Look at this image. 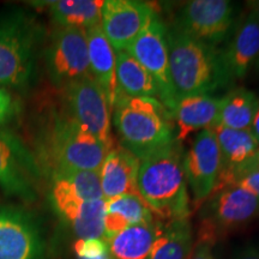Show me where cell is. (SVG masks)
Listing matches in <instances>:
<instances>
[{
    "label": "cell",
    "instance_id": "obj_1",
    "mask_svg": "<svg viewBox=\"0 0 259 259\" xmlns=\"http://www.w3.org/2000/svg\"><path fill=\"white\" fill-rule=\"evenodd\" d=\"M179 142L139 161L137 190L162 223L190 218V199Z\"/></svg>",
    "mask_w": 259,
    "mask_h": 259
},
{
    "label": "cell",
    "instance_id": "obj_2",
    "mask_svg": "<svg viewBox=\"0 0 259 259\" xmlns=\"http://www.w3.org/2000/svg\"><path fill=\"white\" fill-rule=\"evenodd\" d=\"M112 112L119 145L139 161L177 142L173 116L160 100L118 93Z\"/></svg>",
    "mask_w": 259,
    "mask_h": 259
},
{
    "label": "cell",
    "instance_id": "obj_3",
    "mask_svg": "<svg viewBox=\"0 0 259 259\" xmlns=\"http://www.w3.org/2000/svg\"><path fill=\"white\" fill-rule=\"evenodd\" d=\"M168 56L174 101L210 93L228 85L218 47L187 36L170 25L167 28Z\"/></svg>",
    "mask_w": 259,
    "mask_h": 259
},
{
    "label": "cell",
    "instance_id": "obj_4",
    "mask_svg": "<svg viewBox=\"0 0 259 259\" xmlns=\"http://www.w3.org/2000/svg\"><path fill=\"white\" fill-rule=\"evenodd\" d=\"M42 37L35 18L19 9L0 14V87L24 90L36 73L37 51Z\"/></svg>",
    "mask_w": 259,
    "mask_h": 259
},
{
    "label": "cell",
    "instance_id": "obj_5",
    "mask_svg": "<svg viewBox=\"0 0 259 259\" xmlns=\"http://www.w3.org/2000/svg\"><path fill=\"white\" fill-rule=\"evenodd\" d=\"M42 157L51 171L100 170L112 149L72 120L63 111L54 118L44 139Z\"/></svg>",
    "mask_w": 259,
    "mask_h": 259
},
{
    "label": "cell",
    "instance_id": "obj_6",
    "mask_svg": "<svg viewBox=\"0 0 259 259\" xmlns=\"http://www.w3.org/2000/svg\"><path fill=\"white\" fill-rule=\"evenodd\" d=\"M199 209L197 239L213 246L259 218V198L238 186H227L210 194Z\"/></svg>",
    "mask_w": 259,
    "mask_h": 259
},
{
    "label": "cell",
    "instance_id": "obj_7",
    "mask_svg": "<svg viewBox=\"0 0 259 259\" xmlns=\"http://www.w3.org/2000/svg\"><path fill=\"white\" fill-rule=\"evenodd\" d=\"M61 90L64 93V112L106 147L114 148L111 126L112 107L95 79L88 76Z\"/></svg>",
    "mask_w": 259,
    "mask_h": 259
},
{
    "label": "cell",
    "instance_id": "obj_8",
    "mask_svg": "<svg viewBox=\"0 0 259 259\" xmlns=\"http://www.w3.org/2000/svg\"><path fill=\"white\" fill-rule=\"evenodd\" d=\"M235 6L228 0H192L178 10L171 27L194 40L218 47L231 35Z\"/></svg>",
    "mask_w": 259,
    "mask_h": 259
},
{
    "label": "cell",
    "instance_id": "obj_9",
    "mask_svg": "<svg viewBox=\"0 0 259 259\" xmlns=\"http://www.w3.org/2000/svg\"><path fill=\"white\" fill-rule=\"evenodd\" d=\"M37 158L17 136L0 128V189L8 196L32 203L41 177Z\"/></svg>",
    "mask_w": 259,
    "mask_h": 259
},
{
    "label": "cell",
    "instance_id": "obj_10",
    "mask_svg": "<svg viewBox=\"0 0 259 259\" xmlns=\"http://www.w3.org/2000/svg\"><path fill=\"white\" fill-rule=\"evenodd\" d=\"M46 66L52 83L60 89L90 76L85 30L71 27L54 29L46 51Z\"/></svg>",
    "mask_w": 259,
    "mask_h": 259
},
{
    "label": "cell",
    "instance_id": "obj_11",
    "mask_svg": "<svg viewBox=\"0 0 259 259\" xmlns=\"http://www.w3.org/2000/svg\"><path fill=\"white\" fill-rule=\"evenodd\" d=\"M127 52L153 76L160 90V101L168 111L173 112L176 101L170 80L167 27L157 12L132 42Z\"/></svg>",
    "mask_w": 259,
    "mask_h": 259
},
{
    "label": "cell",
    "instance_id": "obj_12",
    "mask_svg": "<svg viewBox=\"0 0 259 259\" xmlns=\"http://www.w3.org/2000/svg\"><path fill=\"white\" fill-rule=\"evenodd\" d=\"M184 167L193 206L199 209L215 190L221 170V155L213 128L198 132L184 157Z\"/></svg>",
    "mask_w": 259,
    "mask_h": 259
},
{
    "label": "cell",
    "instance_id": "obj_13",
    "mask_svg": "<svg viewBox=\"0 0 259 259\" xmlns=\"http://www.w3.org/2000/svg\"><path fill=\"white\" fill-rule=\"evenodd\" d=\"M156 10L139 0H106L101 10V28L114 52H127Z\"/></svg>",
    "mask_w": 259,
    "mask_h": 259
},
{
    "label": "cell",
    "instance_id": "obj_14",
    "mask_svg": "<svg viewBox=\"0 0 259 259\" xmlns=\"http://www.w3.org/2000/svg\"><path fill=\"white\" fill-rule=\"evenodd\" d=\"M44 242L27 210L0 205V259H42Z\"/></svg>",
    "mask_w": 259,
    "mask_h": 259
},
{
    "label": "cell",
    "instance_id": "obj_15",
    "mask_svg": "<svg viewBox=\"0 0 259 259\" xmlns=\"http://www.w3.org/2000/svg\"><path fill=\"white\" fill-rule=\"evenodd\" d=\"M229 83L241 79L259 58V22L253 10L239 18L227 46L220 51Z\"/></svg>",
    "mask_w": 259,
    "mask_h": 259
},
{
    "label": "cell",
    "instance_id": "obj_16",
    "mask_svg": "<svg viewBox=\"0 0 259 259\" xmlns=\"http://www.w3.org/2000/svg\"><path fill=\"white\" fill-rule=\"evenodd\" d=\"M213 131L221 155V170L215 192L234 185L239 170L255 156L259 144L250 130H233L218 125Z\"/></svg>",
    "mask_w": 259,
    "mask_h": 259
},
{
    "label": "cell",
    "instance_id": "obj_17",
    "mask_svg": "<svg viewBox=\"0 0 259 259\" xmlns=\"http://www.w3.org/2000/svg\"><path fill=\"white\" fill-rule=\"evenodd\" d=\"M138 168V158L121 145H115L106 156L99 170L103 199L109 200L124 194H139L137 190Z\"/></svg>",
    "mask_w": 259,
    "mask_h": 259
},
{
    "label": "cell",
    "instance_id": "obj_18",
    "mask_svg": "<svg viewBox=\"0 0 259 259\" xmlns=\"http://www.w3.org/2000/svg\"><path fill=\"white\" fill-rule=\"evenodd\" d=\"M220 99L211 95H193L180 99L171 116L177 142H184L191 134L219 125Z\"/></svg>",
    "mask_w": 259,
    "mask_h": 259
},
{
    "label": "cell",
    "instance_id": "obj_19",
    "mask_svg": "<svg viewBox=\"0 0 259 259\" xmlns=\"http://www.w3.org/2000/svg\"><path fill=\"white\" fill-rule=\"evenodd\" d=\"M85 35L88 42L90 76L101 87L113 108L118 94L115 52L103 34L101 24L85 29Z\"/></svg>",
    "mask_w": 259,
    "mask_h": 259
},
{
    "label": "cell",
    "instance_id": "obj_20",
    "mask_svg": "<svg viewBox=\"0 0 259 259\" xmlns=\"http://www.w3.org/2000/svg\"><path fill=\"white\" fill-rule=\"evenodd\" d=\"M54 208L70 223L79 239H101L105 233L106 200L53 198Z\"/></svg>",
    "mask_w": 259,
    "mask_h": 259
},
{
    "label": "cell",
    "instance_id": "obj_21",
    "mask_svg": "<svg viewBox=\"0 0 259 259\" xmlns=\"http://www.w3.org/2000/svg\"><path fill=\"white\" fill-rule=\"evenodd\" d=\"M162 223L153 222L130 226L109 239V254L112 259H149L153 246L161 233Z\"/></svg>",
    "mask_w": 259,
    "mask_h": 259
},
{
    "label": "cell",
    "instance_id": "obj_22",
    "mask_svg": "<svg viewBox=\"0 0 259 259\" xmlns=\"http://www.w3.org/2000/svg\"><path fill=\"white\" fill-rule=\"evenodd\" d=\"M154 220L150 208L139 194H124L106 200L105 240L108 241L130 226L153 222Z\"/></svg>",
    "mask_w": 259,
    "mask_h": 259
},
{
    "label": "cell",
    "instance_id": "obj_23",
    "mask_svg": "<svg viewBox=\"0 0 259 259\" xmlns=\"http://www.w3.org/2000/svg\"><path fill=\"white\" fill-rule=\"evenodd\" d=\"M52 198L103 199L99 170H56L52 173Z\"/></svg>",
    "mask_w": 259,
    "mask_h": 259
},
{
    "label": "cell",
    "instance_id": "obj_24",
    "mask_svg": "<svg viewBox=\"0 0 259 259\" xmlns=\"http://www.w3.org/2000/svg\"><path fill=\"white\" fill-rule=\"evenodd\" d=\"M118 93L130 97L160 100V90L150 73L128 52H115Z\"/></svg>",
    "mask_w": 259,
    "mask_h": 259
},
{
    "label": "cell",
    "instance_id": "obj_25",
    "mask_svg": "<svg viewBox=\"0 0 259 259\" xmlns=\"http://www.w3.org/2000/svg\"><path fill=\"white\" fill-rule=\"evenodd\" d=\"M259 108V99L251 90L234 88L220 99L219 125L233 130H250Z\"/></svg>",
    "mask_w": 259,
    "mask_h": 259
},
{
    "label": "cell",
    "instance_id": "obj_26",
    "mask_svg": "<svg viewBox=\"0 0 259 259\" xmlns=\"http://www.w3.org/2000/svg\"><path fill=\"white\" fill-rule=\"evenodd\" d=\"M192 246L190 218L162 223L161 233L149 259H189Z\"/></svg>",
    "mask_w": 259,
    "mask_h": 259
},
{
    "label": "cell",
    "instance_id": "obj_27",
    "mask_svg": "<svg viewBox=\"0 0 259 259\" xmlns=\"http://www.w3.org/2000/svg\"><path fill=\"white\" fill-rule=\"evenodd\" d=\"M46 4L57 27L82 28L85 30L101 24L102 0H60Z\"/></svg>",
    "mask_w": 259,
    "mask_h": 259
},
{
    "label": "cell",
    "instance_id": "obj_28",
    "mask_svg": "<svg viewBox=\"0 0 259 259\" xmlns=\"http://www.w3.org/2000/svg\"><path fill=\"white\" fill-rule=\"evenodd\" d=\"M73 251L77 259H95L108 254L109 246L105 239H78Z\"/></svg>",
    "mask_w": 259,
    "mask_h": 259
},
{
    "label": "cell",
    "instance_id": "obj_29",
    "mask_svg": "<svg viewBox=\"0 0 259 259\" xmlns=\"http://www.w3.org/2000/svg\"><path fill=\"white\" fill-rule=\"evenodd\" d=\"M18 112L17 101L8 89L0 87V127L9 124Z\"/></svg>",
    "mask_w": 259,
    "mask_h": 259
},
{
    "label": "cell",
    "instance_id": "obj_30",
    "mask_svg": "<svg viewBox=\"0 0 259 259\" xmlns=\"http://www.w3.org/2000/svg\"><path fill=\"white\" fill-rule=\"evenodd\" d=\"M242 190L248 191L259 198V168H254L236 180L235 185Z\"/></svg>",
    "mask_w": 259,
    "mask_h": 259
},
{
    "label": "cell",
    "instance_id": "obj_31",
    "mask_svg": "<svg viewBox=\"0 0 259 259\" xmlns=\"http://www.w3.org/2000/svg\"><path fill=\"white\" fill-rule=\"evenodd\" d=\"M213 246L209 242L197 239L196 244H193L189 259H213L211 250Z\"/></svg>",
    "mask_w": 259,
    "mask_h": 259
},
{
    "label": "cell",
    "instance_id": "obj_32",
    "mask_svg": "<svg viewBox=\"0 0 259 259\" xmlns=\"http://www.w3.org/2000/svg\"><path fill=\"white\" fill-rule=\"evenodd\" d=\"M234 259H259V250L255 247H248L242 248L238 254L235 255Z\"/></svg>",
    "mask_w": 259,
    "mask_h": 259
},
{
    "label": "cell",
    "instance_id": "obj_33",
    "mask_svg": "<svg viewBox=\"0 0 259 259\" xmlns=\"http://www.w3.org/2000/svg\"><path fill=\"white\" fill-rule=\"evenodd\" d=\"M250 131L252 132V135L254 136L255 141H257V143L259 144V108H258L257 113H255L253 121H252Z\"/></svg>",
    "mask_w": 259,
    "mask_h": 259
},
{
    "label": "cell",
    "instance_id": "obj_34",
    "mask_svg": "<svg viewBox=\"0 0 259 259\" xmlns=\"http://www.w3.org/2000/svg\"><path fill=\"white\" fill-rule=\"evenodd\" d=\"M254 168H259V149L255 156L250 162V169H254Z\"/></svg>",
    "mask_w": 259,
    "mask_h": 259
},
{
    "label": "cell",
    "instance_id": "obj_35",
    "mask_svg": "<svg viewBox=\"0 0 259 259\" xmlns=\"http://www.w3.org/2000/svg\"><path fill=\"white\" fill-rule=\"evenodd\" d=\"M251 9L253 10V11H254V14H255V16H257L258 22H259V2H254V3H252Z\"/></svg>",
    "mask_w": 259,
    "mask_h": 259
},
{
    "label": "cell",
    "instance_id": "obj_36",
    "mask_svg": "<svg viewBox=\"0 0 259 259\" xmlns=\"http://www.w3.org/2000/svg\"><path fill=\"white\" fill-rule=\"evenodd\" d=\"M255 63H257V69H258V71H259V58H258V60L255 61Z\"/></svg>",
    "mask_w": 259,
    "mask_h": 259
}]
</instances>
